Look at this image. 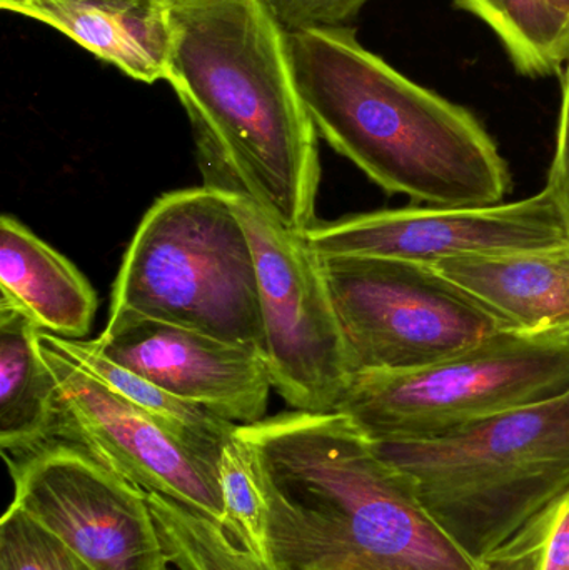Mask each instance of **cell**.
I'll list each match as a JSON object with an SVG mask.
<instances>
[{
  "instance_id": "10",
  "label": "cell",
  "mask_w": 569,
  "mask_h": 570,
  "mask_svg": "<svg viewBox=\"0 0 569 570\" xmlns=\"http://www.w3.org/2000/svg\"><path fill=\"white\" fill-rule=\"evenodd\" d=\"M40 348L57 384L56 439L86 449L147 494L164 495L224 524L216 465L80 367L56 335L42 332Z\"/></svg>"
},
{
  "instance_id": "21",
  "label": "cell",
  "mask_w": 569,
  "mask_h": 570,
  "mask_svg": "<svg viewBox=\"0 0 569 570\" xmlns=\"http://www.w3.org/2000/svg\"><path fill=\"white\" fill-rule=\"evenodd\" d=\"M483 570H569V488L481 561Z\"/></svg>"
},
{
  "instance_id": "7",
  "label": "cell",
  "mask_w": 569,
  "mask_h": 570,
  "mask_svg": "<svg viewBox=\"0 0 569 570\" xmlns=\"http://www.w3.org/2000/svg\"><path fill=\"white\" fill-rule=\"evenodd\" d=\"M354 375L436 364L501 332L470 294L421 264L321 257Z\"/></svg>"
},
{
  "instance_id": "18",
  "label": "cell",
  "mask_w": 569,
  "mask_h": 570,
  "mask_svg": "<svg viewBox=\"0 0 569 570\" xmlns=\"http://www.w3.org/2000/svg\"><path fill=\"white\" fill-rule=\"evenodd\" d=\"M487 23L524 77L561 76L569 57V19L548 0H453Z\"/></svg>"
},
{
  "instance_id": "4",
  "label": "cell",
  "mask_w": 569,
  "mask_h": 570,
  "mask_svg": "<svg viewBox=\"0 0 569 570\" xmlns=\"http://www.w3.org/2000/svg\"><path fill=\"white\" fill-rule=\"evenodd\" d=\"M431 518L481 562L569 488V392L433 441L374 442Z\"/></svg>"
},
{
  "instance_id": "16",
  "label": "cell",
  "mask_w": 569,
  "mask_h": 570,
  "mask_svg": "<svg viewBox=\"0 0 569 570\" xmlns=\"http://www.w3.org/2000/svg\"><path fill=\"white\" fill-rule=\"evenodd\" d=\"M39 325L0 298V445L20 455L56 439L57 384L40 348Z\"/></svg>"
},
{
  "instance_id": "1",
  "label": "cell",
  "mask_w": 569,
  "mask_h": 570,
  "mask_svg": "<svg viewBox=\"0 0 569 570\" xmlns=\"http://www.w3.org/2000/svg\"><path fill=\"white\" fill-rule=\"evenodd\" d=\"M167 82L189 116L204 186L239 193L297 234L316 226L317 130L267 0H166Z\"/></svg>"
},
{
  "instance_id": "25",
  "label": "cell",
  "mask_w": 569,
  "mask_h": 570,
  "mask_svg": "<svg viewBox=\"0 0 569 570\" xmlns=\"http://www.w3.org/2000/svg\"><path fill=\"white\" fill-rule=\"evenodd\" d=\"M558 12L563 13L569 19V0H548Z\"/></svg>"
},
{
  "instance_id": "5",
  "label": "cell",
  "mask_w": 569,
  "mask_h": 570,
  "mask_svg": "<svg viewBox=\"0 0 569 570\" xmlns=\"http://www.w3.org/2000/svg\"><path fill=\"white\" fill-rule=\"evenodd\" d=\"M110 314L167 322L263 351L256 261L230 194L203 186L159 197L124 256Z\"/></svg>"
},
{
  "instance_id": "23",
  "label": "cell",
  "mask_w": 569,
  "mask_h": 570,
  "mask_svg": "<svg viewBox=\"0 0 569 570\" xmlns=\"http://www.w3.org/2000/svg\"><path fill=\"white\" fill-rule=\"evenodd\" d=\"M287 32L346 27L371 0H267Z\"/></svg>"
},
{
  "instance_id": "24",
  "label": "cell",
  "mask_w": 569,
  "mask_h": 570,
  "mask_svg": "<svg viewBox=\"0 0 569 570\" xmlns=\"http://www.w3.org/2000/svg\"><path fill=\"white\" fill-rule=\"evenodd\" d=\"M560 77V126H558L557 153L548 173L547 187L557 197L569 224V57Z\"/></svg>"
},
{
  "instance_id": "26",
  "label": "cell",
  "mask_w": 569,
  "mask_h": 570,
  "mask_svg": "<svg viewBox=\"0 0 569 570\" xmlns=\"http://www.w3.org/2000/svg\"><path fill=\"white\" fill-rule=\"evenodd\" d=\"M167 570H169V569H167Z\"/></svg>"
},
{
  "instance_id": "19",
  "label": "cell",
  "mask_w": 569,
  "mask_h": 570,
  "mask_svg": "<svg viewBox=\"0 0 569 570\" xmlns=\"http://www.w3.org/2000/svg\"><path fill=\"white\" fill-rule=\"evenodd\" d=\"M147 499L164 551L177 570H276L234 544L219 522L160 494Z\"/></svg>"
},
{
  "instance_id": "12",
  "label": "cell",
  "mask_w": 569,
  "mask_h": 570,
  "mask_svg": "<svg viewBox=\"0 0 569 570\" xmlns=\"http://www.w3.org/2000/svg\"><path fill=\"white\" fill-rule=\"evenodd\" d=\"M90 344L180 401L236 425L266 419L269 368L257 345L134 314H110Z\"/></svg>"
},
{
  "instance_id": "17",
  "label": "cell",
  "mask_w": 569,
  "mask_h": 570,
  "mask_svg": "<svg viewBox=\"0 0 569 570\" xmlns=\"http://www.w3.org/2000/svg\"><path fill=\"white\" fill-rule=\"evenodd\" d=\"M56 338L62 351L80 367L86 368L116 394L122 395L126 401L133 402L140 411L156 419L174 438L179 439L190 451L217 468L220 449L237 428L236 424L210 414L206 409L180 401L149 379L110 361L100 354L90 341L57 335Z\"/></svg>"
},
{
  "instance_id": "8",
  "label": "cell",
  "mask_w": 569,
  "mask_h": 570,
  "mask_svg": "<svg viewBox=\"0 0 569 570\" xmlns=\"http://www.w3.org/2000/svg\"><path fill=\"white\" fill-rule=\"evenodd\" d=\"M256 261L263 354L273 387L294 411L333 414L354 377L321 257L304 234L230 194Z\"/></svg>"
},
{
  "instance_id": "22",
  "label": "cell",
  "mask_w": 569,
  "mask_h": 570,
  "mask_svg": "<svg viewBox=\"0 0 569 570\" xmlns=\"http://www.w3.org/2000/svg\"><path fill=\"white\" fill-rule=\"evenodd\" d=\"M0 570H97L62 539L9 505L0 521Z\"/></svg>"
},
{
  "instance_id": "11",
  "label": "cell",
  "mask_w": 569,
  "mask_h": 570,
  "mask_svg": "<svg viewBox=\"0 0 569 570\" xmlns=\"http://www.w3.org/2000/svg\"><path fill=\"white\" fill-rule=\"evenodd\" d=\"M320 257H380L434 266L569 243V224L548 187L494 206L406 207L316 224L306 234Z\"/></svg>"
},
{
  "instance_id": "13",
  "label": "cell",
  "mask_w": 569,
  "mask_h": 570,
  "mask_svg": "<svg viewBox=\"0 0 569 570\" xmlns=\"http://www.w3.org/2000/svg\"><path fill=\"white\" fill-rule=\"evenodd\" d=\"M430 267L480 302L501 331L569 338V243Z\"/></svg>"
},
{
  "instance_id": "3",
  "label": "cell",
  "mask_w": 569,
  "mask_h": 570,
  "mask_svg": "<svg viewBox=\"0 0 569 570\" xmlns=\"http://www.w3.org/2000/svg\"><path fill=\"white\" fill-rule=\"evenodd\" d=\"M287 42L317 136L381 189L438 207L507 199L510 167L470 110L398 72L353 27L287 32Z\"/></svg>"
},
{
  "instance_id": "20",
  "label": "cell",
  "mask_w": 569,
  "mask_h": 570,
  "mask_svg": "<svg viewBox=\"0 0 569 570\" xmlns=\"http://www.w3.org/2000/svg\"><path fill=\"white\" fill-rule=\"evenodd\" d=\"M224 524L234 544L256 558L269 561L267 504L249 448L237 435L226 439L217 462Z\"/></svg>"
},
{
  "instance_id": "15",
  "label": "cell",
  "mask_w": 569,
  "mask_h": 570,
  "mask_svg": "<svg viewBox=\"0 0 569 570\" xmlns=\"http://www.w3.org/2000/svg\"><path fill=\"white\" fill-rule=\"evenodd\" d=\"M0 291L47 334H89L97 308L92 285L12 216L0 219Z\"/></svg>"
},
{
  "instance_id": "6",
  "label": "cell",
  "mask_w": 569,
  "mask_h": 570,
  "mask_svg": "<svg viewBox=\"0 0 569 570\" xmlns=\"http://www.w3.org/2000/svg\"><path fill=\"white\" fill-rule=\"evenodd\" d=\"M569 392V338L498 332L436 364L356 374L337 412L373 442L447 438Z\"/></svg>"
},
{
  "instance_id": "2",
  "label": "cell",
  "mask_w": 569,
  "mask_h": 570,
  "mask_svg": "<svg viewBox=\"0 0 569 570\" xmlns=\"http://www.w3.org/2000/svg\"><path fill=\"white\" fill-rule=\"evenodd\" d=\"M237 435L266 498L271 568L483 570L347 415L286 412Z\"/></svg>"
},
{
  "instance_id": "14",
  "label": "cell",
  "mask_w": 569,
  "mask_h": 570,
  "mask_svg": "<svg viewBox=\"0 0 569 570\" xmlns=\"http://www.w3.org/2000/svg\"><path fill=\"white\" fill-rule=\"evenodd\" d=\"M0 9L59 30L130 79H167L166 0H0Z\"/></svg>"
},
{
  "instance_id": "9",
  "label": "cell",
  "mask_w": 569,
  "mask_h": 570,
  "mask_svg": "<svg viewBox=\"0 0 569 570\" xmlns=\"http://www.w3.org/2000/svg\"><path fill=\"white\" fill-rule=\"evenodd\" d=\"M13 508L62 539L97 570H167L144 489L72 442L6 455Z\"/></svg>"
}]
</instances>
